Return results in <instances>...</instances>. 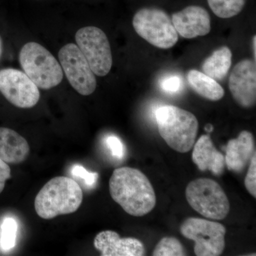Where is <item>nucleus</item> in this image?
<instances>
[{
    "instance_id": "7ed1b4c3",
    "label": "nucleus",
    "mask_w": 256,
    "mask_h": 256,
    "mask_svg": "<svg viewBox=\"0 0 256 256\" xmlns=\"http://www.w3.org/2000/svg\"><path fill=\"white\" fill-rule=\"evenodd\" d=\"M156 122L160 136L172 149L185 153L196 142L198 122L190 111L174 106H163L156 111Z\"/></svg>"
},
{
    "instance_id": "393cba45",
    "label": "nucleus",
    "mask_w": 256,
    "mask_h": 256,
    "mask_svg": "<svg viewBox=\"0 0 256 256\" xmlns=\"http://www.w3.org/2000/svg\"><path fill=\"white\" fill-rule=\"evenodd\" d=\"M106 146L110 150L111 154L118 159L124 156V146L120 140L116 136H108L106 139Z\"/></svg>"
},
{
    "instance_id": "412c9836",
    "label": "nucleus",
    "mask_w": 256,
    "mask_h": 256,
    "mask_svg": "<svg viewBox=\"0 0 256 256\" xmlns=\"http://www.w3.org/2000/svg\"><path fill=\"white\" fill-rule=\"evenodd\" d=\"M18 229V223L14 218H5L2 225L0 238V244L4 250H10L14 247Z\"/></svg>"
},
{
    "instance_id": "39448f33",
    "label": "nucleus",
    "mask_w": 256,
    "mask_h": 256,
    "mask_svg": "<svg viewBox=\"0 0 256 256\" xmlns=\"http://www.w3.org/2000/svg\"><path fill=\"white\" fill-rule=\"evenodd\" d=\"M193 210L214 220H223L230 212V203L223 188L214 180L198 178L188 184L185 191Z\"/></svg>"
},
{
    "instance_id": "423d86ee",
    "label": "nucleus",
    "mask_w": 256,
    "mask_h": 256,
    "mask_svg": "<svg viewBox=\"0 0 256 256\" xmlns=\"http://www.w3.org/2000/svg\"><path fill=\"white\" fill-rule=\"evenodd\" d=\"M132 25L140 36L156 48L168 50L178 42V32L164 10L142 8L134 14Z\"/></svg>"
},
{
    "instance_id": "1a4fd4ad",
    "label": "nucleus",
    "mask_w": 256,
    "mask_h": 256,
    "mask_svg": "<svg viewBox=\"0 0 256 256\" xmlns=\"http://www.w3.org/2000/svg\"><path fill=\"white\" fill-rule=\"evenodd\" d=\"M60 65L72 86L82 96H90L97 86L95 74L77 45L68 44L58 52Z\"/></svg>"
},
{
    "instance_id": "4be33fe9",
    "label": "nucleus",
    "mask_w": 256,
    "mask_h": 256,
    "mask_svg": "<svg viewBox=\"0 0 256 256\" xmlns=\"http://www.w3.org/2000/svg\"><path fill=\"white\" fill-rule=\"evenodd\" d=\"M160 87L168 94H178L183 88V82L178 76H168L161 80Z\"/></svg>"
},
{
    "instance_id": "f03ea898",
    "label": "nucleus",
    "mask_w": 256,
    "mask_h": 256,
    "mask_svg": "<svg viewBox=\"0 0 256 256\" xmlns=\"http://www.w3.org/2000/svg\"><path fill=\"white\" fill-rule=\"evenodd\" d=\"M82 195L80 185L73 178L56 176L50 180L37 194L35 210L43 220L70 214L80 208Z\"/></svg>"
},
{
    "instance_id": "aec40b11",
    "label": "nucleus",
    "mask_w": 256,
    "mask_h": 256,
    "mask_svg": "<svg viewBox=\"0 0 256 256\" xmlns=\"http://www.w3.org/2000/svg\"><path fill=\"white\" fill-rule=\"evenodd\" d=\"M184 248L180 240L174 237H164L156 246L152 256H186Z\"/></svg>"
},
{
    "instance_id": "b1692460",
    "label": "nucleus",
    "mask_w": 256,
    "mask_h": 256,
    "mask_svg": "<svg viewBox=\"0 0 256 256\" xmlns=\"http://www.w3.org/2000/svg\"><path fill=\"white\" fill-rule=\"evenodd\" d=\"M72 174L77 178H82L87 186L92 188L96 184L98 174L96 172H89L84 166L80 165H75L72 170Z\"/></svg>"
},
{
    "instance_id": "6ab92c4d",
    "label": "nucleus",
    "mask_w": 256,
    "mask_h": 256,
    "mask_svg": "<svg viewBox=\"0 0 256 256\" xmlns=\"http://www.w3.org/2000/svg\"><path fill=\"white\" fill-rule=\"evenodd\" d=\"M208 6L218 18H228L238 15L246 0H207Z\"/></svg>"
},
{
    "instance_id": "a878e982",
    "label": "nucleus",
    "mask_w": 256,
    "mask_h": 256,
    "mask_svg": "<svg viewBox=\"0 0 256 256\" xmlns=\"http://www.w3.org/2000/svg\"><path fill=\"white\" fill-rule=\"evenodd\" d=\"M11 178V169L8 163L0 159V194L5 188V184Z\"/></svg>"
},
{
    "instance_id": "9d476101",
    "label": "nucleus",
    "mask_w": 256,
    "mask_h": 256,
    "mask_svg": "<svg viewBox=\"0 0 256 256\" xmlns=\"http://www.w3.org/2000/svg\"><path fill=\"white\" fill-rule=\"evenodd\" d=\"M0 92L10 104L20 108H31L40 99L36 84L24 72L12 68L0 70Z\"/></svg>"
},
{
    "instance_id": "a211bd4d",
    "label": "nucleus",
    "mask_w": 256,
    "mask_h": 256,
    "mask_svg": "<svg viewBox=\"0 0 256 256\" xmlns=\"http://www.w3.org/2000/svg\"><path fill=\"white\" fill-rule=\"evenodd\" d=\"M232 64V53L230 48L223 46L215 50L202 64L203 73L216 80H223Z\"/></svg>"
},
{
    "instance_id": "ddd939ff",
    "label": "nucleus",
    "mask_w": 256,
    "mask_h": 256,
    "mask_svg": "<svg viewBox=\"0 0 256 256\" xmlns=\"http://www.w3.org/2000/svg\"><path fill=\"white\" fill-rule=\"evenodd\" d=\"M94 244L102 256H142L146 252L140 240L134 238H120L114 230H104L98 234Z\"/></svg>"
},
{
    "instance_id": "0eeeda50",
    "label": "nucleus",
    "mask_w": 256,
    "mask_h": 256,
    "mask_svg": "<svg viewBox=\"0 0 256 256\" xmlns=\"http://www.w3.org/2000/svg\"><path fill=\"white\" fill-rule=\"evenodd\" d=\"M180 233L194 242L197 256H218L225 248L226 229L223 224L200 218H186L180 226Z\"/></svg>"
},
{
    "instance_id": "dca6fc26",
    "label": "nucleus",
    "mask_w": 256,
    "mask_h": 256,
    "mask_svg": "<svg viewBox=\"0 0 256 256\" xmlns=\"http://www.w3.org/2000/svg\"><path fill=\"white\" fill-rule=\"evenodd\" d=\"M30 152L25 138L10 128H0V159L8 164H20L28 159Z\"/></svg>"
},
{
    "instance_id": "9b49d317",
    "label": "nucleus",
    "mask_w": 256,
    "mask_h": 256,
    "mask_svg": "<svg viewBox=\"0 0 256 256\" xmlns=\"http://www.w3.org/2000/svg\"><path fill=\"white\" fill-rule=\"evenodd\" d=\"M229 90L240 107L250 108L256 102V60H244L234 66L228 82Z\"/></svg>"
},
{
    "instance_id": "4468645a",
    "label": "nucleus",
    "mask_w": 256,
    "mask_h": 256,
    "mask_svg": "<svg viewBox=\"0 0 256 256\" xmlns=\"http://www.w3.org/2000/svg\"><path fill=\"white\" fill-rule=\"evenodd\" d=\"M225 163L227 168L235 172H240L250 163L256 154L252 133L244 130L238 137L228 141L225 148Z\"/></svg>"
},
{
    "instance_id": "20e7f679",
    "label": "nucleus",
    "mask_w": 256,
    "mask_h": 256,
    "mask_svg": "<svg viewBox=\"0 0 256 256\" xmlns=\"http://www.w3.org/2000/svg\"><path fill=\"white\" fill-rule=\"evenodd\" d=\"M18 58L24 72L38 88L50 90L63 80V70L60 64L40 44L26 43L20 50Z\"/></svg>"
},
{
    "instance_id": "cd10ccee",
    "label": "nucleus",
    "mask_w": 256,
    "mask_h": 256,
    "mask_svg": "<svg viewBox=\"0 0 256 256\" xmlns=\"http://www.w3.org/2000/svg\"><path fill=\"white\" fill-rule=\"evenodd\" d=\"M256 36H254V38H252V50H254V60H256Z\"/></svg>"
},
{
    "instance_id": "c85d7f7f",
    "label": "nucleus",
    "mask_w": 256,
    "mask_h": 256,
    "mask_svg": "<svg viewBox=\"0 0 256 256\" xmlns=\"http://www.w3.org/2000/svg\"><path fill=\"white\" fill-rule=\"evenodd\" d=\"M2 53V41L0 37V58H1Z\"/></svg>"
},
{
    "instance_id": "f3484780",
    "label": "nucleus",
    "mask_w": 256,
    "mask_h": 256,
    "mask_svg": "<svg viewBox=\"0 0 256 256\" xmlns=\"http://www.w3.org/2000/svg\"><path fill=\"white\" fill-rule=\"evenodd\" d=\"M188 80L192 90L206 100L218 101L224 97L222 86L203 72L192 69L188 72Z\"/></svg>"
},
{
    "instance_id": "f8f14e48",
    "label": "nucleus",
    "mask_w": 256,
    "mask_h": 256,
    "mask_svg": "<svg viewBox=\"0 0 256 256\" xmlns=\"http://www.w3.org/2000/svg\"><path fill=\"white\" fill-rule=\"evenodd\" d=\"M178 34L185 38H194L208 34L210 31V14L204 8L196 5L174 13L172 18Z\"/></svg>"
},
{
    "instance_id": "f257e3e1",
    "label": "nucleus",
    "mask_w": 256,
    "mask_h": 256,
    "mask_svg": "<svg viewBox=\"0 0 256 256\" xmlns=\"http://www.w3.org/2000/svg\"><path fill=\"white\" fill-rule=\"evenodd\" d=\"M110 196L122 210L133 216H143L154 210L156 194L142 172L124 166L114 170L109 181Z\"/></svg>"
},
{
    "instance_id": "5701e85b",
    "label": "nucleus",
    "mask_w": 256,
    "mask_h": 256,
    "mask_svg": "<svg viewBox=\"0 0 256 256\" xmlns=\"http://www.w3.org/2000/svg\"><path fill=\"white\" fill-rule=\"evenodd\" d=\"M245 186L254 198L256 197V156H252L245 178Z\"/></svg>"
},
{
    "instance_id": "bb28decb",
    "label": "nucleus",
    "mask_w": 256,
    "mask_h": 256,
    "mask_svg": "<svg viewBox=\"0 0 256 256\" xmlns=\"http://www.w3.org/2000/svg\"><path fill=\"white\" fill-rule=\"evenodd\" d=\"M204 130L206 132H208V133L212 132L214 130V126L210 124H206V126H205Z\"/></svg>"
},
{
    "instance_id": "6e6552de",
    "label": "nucleus",
    "mask_w": 256,
    "mask_h": 256,
    "mask_svg": "<svg viewBox=\"0 0 256 256\" xmlns=\"http://www.w3.org/2000/svg\"><path fill=\"white\" fill-rule=\"evenodd\" d=\"M75 38L95 75L105 76L108 74L112 57L110 42L104 32L96 26H86L76 32Z\"/></svg>"
},
{
    "instance_id": "2eb2a0df",
    "label": "nucleus",
    "mask_w": 256,
    "mask_h": 256,
    "mask_svg": "<svg viewBox=\"0 0 256 256\" xmlns=\"http://www.w3.org/2000/svg\"><path fill=\"white\" fill-rule=\"evenodd\" d=\"M192 160L201 171L210 170L214 174H223L225 158L216 149L208 134H204L194 144Z\"/></svg>"
}]
</instances>
